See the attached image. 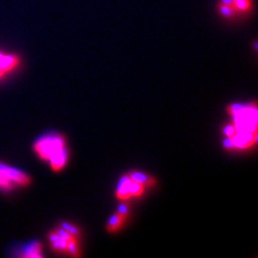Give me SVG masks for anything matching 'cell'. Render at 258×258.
<instances>
[{"label": "cell", "instance_id": "obj_1", "mask_svg": "<svg viewBox=\"0 0 258 258\" xmlns=\"http://www.w3.org/2000/svg\"><path fill=\"white\" fill-rule=\"evenodd\" d=\"M229 115L232 117V124L236 132L257 133L258 111L256 103L242 104L233 103L227 107Z\"/></svg>", "mask_w": 258, "mask_h": 258}, {"label": "cell", "instance_id": "obj_2", "mask_svg": "<svg viewBox=\"0 0 258 258\" xmlns=\"http://www.w3.org/2000/svg\"><path fill=\"white\" fill-rule=\"evenodd\" d=\"M33 149L37 156L49 163L52 159L67 150V142L59 133H50L41 136L35 142Z\"/></svg>", "mask_w": 258, "mask_h": 258}, {"label": "cell", "instance_id": "obj_3", "mask_svg": "<svg viewBox=\"0 0 258 258\" xmlns=\"http://www.w3.org/2000/svg\"><path fill=\"white\" fill-rule=\"evenodd\" d=\"M32 183L31 176L17 167L0 163V190L8 192Z\"/></svg>", "mask_w": 258, "mask_h": 258}, {"label": "cell", "instance_id": "obj_4", "mask_svg": "<svg viewBox=\"0 0 258 258\" xmlns=\"http://www.w3.org/2000/svg\"><path fill=\"white\" fill-rule=\"evenodd\" d=\"M77 239V237L70 234L68 231H64L62 228H57L56 230L51 231L48 234V240L50 246L54 251L58 253H65L67 251L68 244L70 241Z\"/></svg>", "mask_w": 258, "mask_h": 258}, {"label": "cell", "instance_id": "obj_5", "mask_svg": "<svg viewBox=\"0 0 258 258\" xmlns=\"http://www.w3.org/2000/svg\"><path fill=\"white\" fill-rule=\"evenodd\" d=\"M21 62V57L18 54L0 51V81L19 69Z\"/></svg>", "mask_w": 258, "mask_h": 258}, {"label": "cell", "instance_id": "obj_6", "mask_svg": "<svg viewBox=\"0 0 258 258\" xmlns=\"http://www.w3.org/2000/svg\"><path fill=\"white\" fill-rule=\"evenodd\" d=\"M231 139L233 149H248L256 144L257 133L236 132Z\"/></svg>", "mask_w": 258, "mask_h": 258}, {"label": "cell", "instance_id": "obj_7", "mask_svg": "<svg viewBox=\"0 0 258 258\" xmlns=\"http://www.w3.org/2000/svg\"><path fill=\"white\" fill-rule=\"evenodd\" d=\"M217 13L222 19L226 20H235L239 18V14L235 9L232 0H219L216 4Z\"/></svg>", "mask_w": 258, "mask_h": 258}, {"label": "cell", "instance_id": "obj_8", "mask_svg": "<svg viewBox=\"0 0 258 258\" xmlns=\"http://www.w3.org/2000/svg\"><path fill=\"white\" fill-rule=\"evenodd\" d=\"M130 182H131V179L129 178L127 174L123 175L120 178L119 183L117 184L116 191H115V196L118 200L123 202V201L131 199L130 191H129Z\"/></svg>", "mask_w": 258, "mask_h": 258}, {"label": "cell", "instance_id": "obj_9", "mask_svg": "<svg viewBox=\"0 0 258 258\" xmlns=\"http://www.w3.org/2000/svg\"><path fill=\"white\" fill-rule=\"evenodd\" d=\"M23 252L19 255L24 258H40L43 256L42 254V244L38 241L29 243L23 248Z\"/></svg>", "mask_w": 258, "mask_h": 258}, {"label": "cell", "instance_id": "obj_10", "mask_svg": "<svg viewBox=\"0 0 258 258\" xmlns=\"http://www.w3.org/2000/svg\"><path fill=\"white\" fill-rule=\"evenodd\" d=\"M126 218L127 217H125L123 215H120L118 212H115L114 214L111 215L108 221L106 223V226H105L106 231L110 232V233L117 232L123 226Z\"/></svg>", "mask_w": 258, "mask_h": 258}, {"label": "cell", "instance_id": "obj_11", "mask_svg": "<svg viewBox=\"0 0 258 258\" xmlns=\"http://www.w3.org/2000/svg\"><path fill=\"white\" fill-rule=\"evenodd\" d=\"M127 175L129 176V178L131 180L138 182L146 187L147 186H152V185L156 184V180L152 176H149L147 173L142 172V171L133 170V171H130Z\"/></svg>", "mask_w": 258, "mask_h": 258}, {"label": "cell", "instance_id": "obj_12", "mask_svg": "<svg viewBox=\"0 0 258 258\" xmlns=\"http://www.w3.org/2000/svg\"><path fill=\"white\" fill-rule=\"evenodd\" d=\"M232 3L239 16L249 15L253 8L252 0H232Z\"/></svg>", "mask_w": 258, "mask_h": 258}, {"label": "cell", "instance_id": "obj_13", "mask_svg": "<svg viewBox=\"0 0 258 258\" xmlns=\"http://www.w3.org/2000/svg\"><path fill=\"white\" fill-rule=\"evenodd\" d=\"M66 254H68L69 256H72V257H80V256H82V252H81V249H80L78 240H72V241L69 242Z\"/></svg>", "mask_w": 258, "mask_h": 258}, {"label": "cell", "instance_id": "obj_14", "mask_svg": "<svg viewBox=\"0 0 258 258\" xmlns=\"http://www.w3.org/2000/svg\"><path fill=\"white\" fill-rule=\"evenodd\" d=\"M59 227L62 228L64 231H68L70 234L74 235L76 237H79L81 235V233H82V231L78 227H76L75 225L71 224V223H68V222L60 223Z\"/></svg>", "mask_w": 258, "mask_h": 258}, {"label": "cell", "instance_id": "obj_15", "mask_svg": "<svg viewBox=\"0 0 258 258\" xmlns=\"http://www.w3.org/2000/svg\"><path fill=\"white\" fill-rule=\"evenodd\" d=\"M223 132H224L226 138H231L235 134V128H234L233 124H228L223 129Z\"/></svg>", "mask_w": 258, "mask_h": 258}, {"label": "cell", "instance_id": "obj_16", "mask_svg": "<svg viewBox=\"0 0 258 258\" xmlns=\"http://www.w3.org/2000/svg\"><path fill=\"white\" fill-rule=\"evenodd\" d=\"M120 215H123V216H125V217H127L128 216L129 213V206L127 204L122 203L119 205V207H118V209H117V212Z\"/></svg>", "mask_w": 258, "mask_h": 258}]
</instances>
